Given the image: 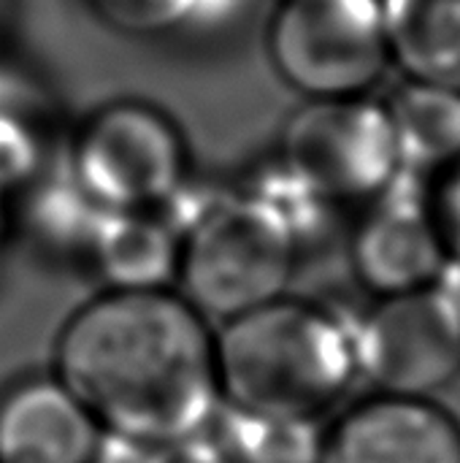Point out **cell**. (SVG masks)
I'll return each instance as SVG.
<instances>
[{
	"label": "cell",
	"instance_id": "6da1fadb",
	"mask_svg": "<svg viewBox=\"0 0 460 463\" xmlns=\"http://www.w3.org/2000/svg\"><path fill=\"white\" fill-rule=\"evenodd\" d=\"M57 377L103 431L144 450L198 437L220 380L206 317L174 290H106L62 326Z\"/></svg>",
	"mask_w": 460,
	"mask_h": 463
},
{
	"label": "cell",
	"instance_id": "7a4b0ae2",
	"mask_svg": "<svg viewBox=\"0 0 460 463\" xmlns=\"http://www.w3.org/2000/svg\"><path fill=\"white\" fill-rule=\"evenodd\" d=\"M214 355L222 407L258 418L317 420L358 374L350 331L287 296L225 320Z\"/></svg>",
	"mask_w": 460,
	"mask_h": 463
},
{
	"label": "cell",
	"instance_id": "3957f363",
	"mask_svg": "<svg viewBox=\"0 0 460 463\" xmlns=\"http://www.w3.org/2000/svg\"><path fill=\"white\" fill-rule=\"evenodd\" d=\"M179 236V293L206 320L285 298L298 266V233L258 193L206 203Z\"/></svg>",
	"mask_w": 460,
	"mask_h": 463
},
{
	"label": "cell",
	"instance_id": "277c9868",
	"mask_svg": "<svg viewBox=\"0 0 460 463\" xmlns=\"http://www.w3.org/2000/svg\"><path fill=\"white\" fill-rule=\"evenodd\" d=\"M277 76L306 100L369 95L388 73L382 0H279L266 27Z\"/></svg>",
	"mask_w": 460,
	"mask_h": 463
},
{
	"label": "cell",
	"instance_id": "5b68a950",
	"mask_svg": "<svg viewBox=\"0 0 460 463\" xmlns=\"http://www.w3.org/2000/svg\"><path fill=\"white\" fill-rule=\"evenodd\" d=\"M279 165L331 209L382 198L401 171L388 109L369 95L306 100L282 128Z\"/></svg>",
	"mask_w": 460,
	"mask_h": 463
},
{
	"label": "cell",
	"instance_id": "8992f818",
	"mask_svg": "<svg viewBox=\"0 0 460 463\" xmlns=\"http://www.w3.org/2000/svg\"><path fill=\"white\" fill-rule=\"evenodd\" d=\"M184 176L182 130L144 100L98 109L70 149V179L100 212H157L179 195Z\"/></svg>",
	"mask_w": 460,
	"mask_h": 463
},
{
	"label": "cell",
	"instance_id": "52a82bcc",
	"mask_svg": "<svg viewBox=\"0 0 460 463\" xmlns=\"http://www.w3.org/2000/svg\"><path fill=\"white\" fill-rule=\"evenodd\" d=\"M352 345L377 393L434 399L460 374L458 298L437 288L377 298Z\"/></svg>",
	"mask_w": 460,
	"mask_h": 463
},
{
	"label": "cell",
	"instance_id": "ba28073f",
	"mask_svg": "<svg viewBox=\"0 0 460 463\" xmlns=\"http://www.w3.org/2000/svg\"><path fill=\"white\" fill-rule=\"evenodd\" d=\"M320 463H460V420L434 399L374 393L325 431Z\"/></svg>",
	"mask_w": 460,
	"mask_h": 463
},
{
	"label": "cell",
	"instance_id": "9c48e42d",
	"mask_svg": "<svg viewBox=\"0 0 460 463\" xmlns=\"http://www.w3.org/2000/svg\"><path fill=\"white\" fill-rule=\"evenodd\" d=\"M350 260L358 282L377 298L434 288L450 263L426 201L396 198L390 190L358 222Z\"/></svg>",
	"mask_w": 460,
	"mask_h": 463
},
{
	"label": "cell",
	"instance_id": "30bf717a",
	"mask_svg": "<svg viewBox=\"0 0 460 463\" xmlns=\"http://www.w3.org/2000/svg\"><path fill=\"white\" fill-rule=\"evenodd\" d=\"M103 429L60 377H33L0 399V463H98Z\"/></svg>",
	"mask_w": 460,
	"mask_h": 463
},
{
	"label": "cell",
	"instance_id": "8fae6325",
	"mask_svg": "<svg viewBox=\"0 0 460 463\" xmlns=\"http://www.w3.org/2000/svg\"><path fill=\"white\" fill-rule=\"evenodd\" d=\"M179 228L157 212H106L89 258L108 290H165L179 271Z\"/></svg>",
	"mask_w": 460,
	"mask_h": 463
},
{
	"label": "cell",
	"instance_id": "7c38bea8",
	"mask_svg": "<svg viewBox=\"0 0 460 463\" xmlns=\"http://www.w3.org/2000/svg\"><path fill=\"white\" fill-rule=\"evenodd\" d=\"M390 62L407 81L460 92V0H382Z\"/></svg>",
	"mask_w": 460,
	"mask_h": 463
},
{
	"label": "cell",
	"instance_id": "4fadbf2b",
	"mask_svg": "<svg viewBox=\"0 0 460 463\" xmlns=\"http://www.w3.org/2000/svg\"><path fill=\"white\" fill-rule=\"evenodd\" d=\"M401 168L439 174L460 160V92L407 81L385 106Z\"/></svg>",
	"mask_w": 460,
	"mask_h": 463
},
{
	"label": "cell",
	"instance_id": "5bb4252c",
	"mask_svg": "<svg viewBox=\"0 0 460 463\" xmlns=\"http://www.w3.org/2000/svg\"><path fill=\"white\" fill-rule=\"evenodd\" d=\"M222 407V404H220ZM228 415L222 453L230 463H320L325 434L317 420L258 418L222 407Z\"/></svg>",
	"mask_w": 460,
	"mask_h": 463
},
{
	"label": "cell",
	"instance_id": "9a60e30c",
	"mask_svg": "<svg viewBox=\"0 0 460 463\" xmlns=\"http://www.w3.org/2000/svg\"><path fill=\"white\" fill-rule=\"evenodd\" d=\"M92 11L117 33L125 35H163L192 16L203 0H89Z\"/></svg>",
	"mask_w": 460,
	"mask_h": 463
},
{
	"label": "cell",
	"instance_id": "2e32d148",
	"mask_svg": "<svg viewBox=\"0 0 460 463\" xmlns=\"http://www.w3.org/2000/svg\"><path fill=\"white\" fill-rule=\"evenodd\" d=\"M426 206L447 260L460 266V160L437 174V184Z\"/></svg>",
	"mask_w": 460,
	"mask_h": 463
},
{
	"label": "cell",
	"instance_id": "e0dca14e",
	"mask_svg": "<svg viewBox=\"0 0 460 463\" xmlns=\"http://www.w3.org/2000/svg\"><path fill=\"white\" fill-rule=\"evenodd\" d=\"M38 146L30 138L27 128L0 117V184H16L35 165Z\"/></svg>",
	"mask_w": 460,
	"mask_h": 463
},
{
	"label": "cell",
	"instance_id": "ac0fdd59",
	"mask_svg": "<svg viewBox=\"0 0 460 463\" xmlns=\"http://www.w3.org/2000/svg\"><path fill=\"white\" fill-rule=\"evenodd\" d=\"M138 463H230V458L222 453L220 445L201 439V434H198L190 439L152 448L144 453V458Z\"/></svg>",
	"mask_w": 460,
	"mask_h": 463
},
{
	"label": "cell",
	"instance_id": "d6986e66",
	"mask_svg": "<svg viewBox=\"0 0 460 463\" xmlns=\"http://www.w3.org/2000/svg\"><path fill=\"white\" fill-rule=\"evenodd\" d=\"M455 298H458V307H460V293H458V296H455Z\"/></svg>",
	"mask_w": 460,
	"mask_h": 463
}]
</instances>
